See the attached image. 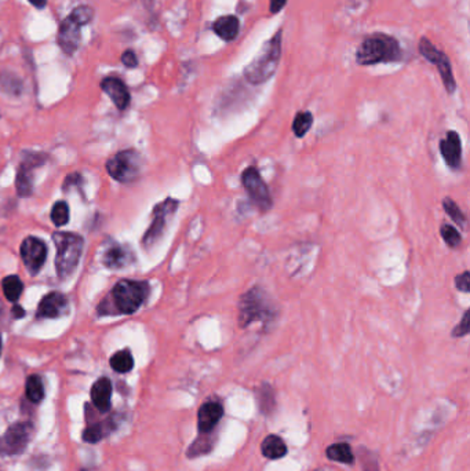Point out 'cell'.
Masks as SVG:
<instances>
[{
    "instance_id": "15",
    "label": "cell",
    "mask_w": 470,
    "mask_h": 471,
    "mask_svg": "<svg viewBox=\"0 0 470 471\" xmlns=\"http://www.w3.org/2000/svg\"><path fill=\"white\" fill-rule=\"evenodd\" d=\"M224 416V408L220 402H206L197 415V426L202 434H210Z\"/></svg>"
},
{
    "instance_id": "7",
    "label": "cell",
    "mask_w": 470,
    "mask_h": 471,
    "mask_svg": "<svg viewBox=\"0 0 470 471\" xmlns=\"http://www.w3.org/2000/svg\"><path fill=\"white\" fill-rule=\"evenodd\" d=\"M142 167V157L133 149L122 151L111 157L107 170L112 178L119 182H131L138 178Z\"/></svg>"
},
{
    "instance_id": "26",
    "label": "cell",
    "mask_w": 470,
    "mask_h": 471,
    "mask_svg": "<svg viewBox=\"0 0 470 471\" xmlns=\"http://www.w3.org/2000/svg\"><path fill=\"white\" fill-rule=\"evenodd\" d=\"M17 189L20 196H28L32 190V177H31V167L27 164H23L20 167L19 175H17Z\"/></svg>"
},
{
    "instance_id": "28",
    "label": "cell",
    "mask_w": 470,
    "mask_h": 471,
    "mask_svg": "<svg viewBox=\"0 0 470 471\" xmlns=\"http://www.w3.org/2000/svg\"><path fill=\"white\" fill-rule=\"evenodd\" d=\"M52 221L56 226H64L70 221V207L65 201H58L52 210Z\"/></svg>"
},
{
    "instance_id": "5",
    "label": "cell",
    "mask_w": 470,
    "mask_h": 471,
    "mask_svg": "<svg viewBox=\"0 0 470 471\" xmlns=\"http://www.w3.org/2000/svg\"><path fill=\"white\" fill-rule=\"evenodd\" d=\"M53 240L57 247V273L61 278H65L76 269L83 252L85 241L82 236L74 233H56Z\"/></svg>"
},
{
    "instance_id": "34",
    "label": "cell",
    "mask_w": 470,
    "mask_h": 471,
    "mask_svg": "<svg viewBox=\"0 0 470 471\" xmlns=\"http://www.w3.org/2000/svg\"><path fill=\"white\" fill-rule=\"evenodd\" d=\"M469 310H466L463 313V317L460 320V322L453 328L452 331V336L453 338H463L469 333V327H470V322H469Z\"/></svg>"
},
{
    "instance_id": "10",
    "label": "cell",
    "mask_w": 470,
    "mask_h": 471,
    "mask_svg": "<svg viewBox=\"0 0 470 471\" xmlns=\"http://www.w3.org/2000/svg\"><path fill=\"white\" fill-rule=\"evenodd\" d=\"M32 434L31 423H16L0 439V453L2 454H16L24 450Z\"/></svg>"
},
{
    "instance_id": "12",
    "label": "cell",
    "mask_w": 470,
    "mask_h": 471,
    "mask_svg": "<svg viewBox=\"0 0 470 471\" xmlns=\"http://www.w3.org/2000/svg\"><path fill=\"white\" fill-rule=\"evenodd\" d=\"M103 247L104 248L101 252V262L104 266L114 269V270H119V269L129 266L133 262L134 256L127 247H125V245H122L114 240H109Z\"/></svg>"
},
{
    "instance_id": "40",
    "label": "cell",
    "mask_w": 470,
    "mask_h": 471,
    "mask_svg": "<svg viewBox=\"0 0 470 471\" xmlns=\"http://www.w3.org/2000/svg\"><path fill=\"white\" fill-rule=\"evenodd\" d=\"M0 351H2V338H0Z\"/></svg>"
},
{
    "instance_id": "1",
    "label": "cell",
    "mask_w": 470,
    "mask_h": 471,
    "mask_svg": "<svg viewBox=\"0 0 470 471\" xmlns=\"http://www.w3.org/2000/svg\"><path fill=\"white\" fill-rule=\"evenodd\" d=\"M403 60L400 43L386 34H374L365 38L356 52V63L361 67L389 64Z\"/></svg>"
},
{
    "instance_id": "32",
    "label": "cell",
    "mask_w": 470,
    "mask_h": 471,
    "mask_svg": "<svg viewBox=\"0 0 470 471\" xmlns=\"http://www.w3.org/2000/svg\"><path fill=\"white\" fill-rule=\"evenodd\" d=\"M0 87H3L5 90L10 93L19 94L21 90V82L16 75L3 72V74H0Z\"/></svg>"
},
{
    "instance_id": "33",
    "label": "cell",
    "mask_w": 470,
    "mask_h": 471,
    "mask_svg": "<svg viewBox=\"0 0 470 471\" xmlns=\"http://www.w3.org/2000/svg\"><path fill=\"white\" fill-rule=\"evenodd\" d=\"M207 442H210L209 438H206V439H204V438L196 439V441L192 443V446L189 448L188 454H189L191 457H193V456H199V454H203V453L210 452L213 443H209V445H207Z\"/></svg>"
},
{
    "instance_id": "9",
    "label": "cell",
    "mask_w": 470,
    "mask_h": 471,
    "mask_svg": "<svg viewBox=\"0 0 470 471\" xmlns=\"http://www.w3.org/2000/svg\"><path fill=\"white\" fill-rule=\"evenodd\" d=\"M177 208H178V201L174 199H167L155 207L152 223L142 239L144 247L147 248L152 247L163 236L167 222L174 215Z\"/></svg>"
},
{
    "instance_id": "38",
    "label": "cell",
    "mask_w": 470,
    "mask_h": 471,
    "mask_svg": "<svg viewBox=\"0 0 470 471\" xmlns=\"http://www.w3.org/2000/svg\"><path fill=\"white\" fill-rule=\"evenodd\" d=\"M28 2H30L34 8H36L38 10H43V9L46 8V5H47V0H28Z\"/></svg>"
},
{
    "instance_id": "13",
    "label": "cell",
    "mask_w": 470,
    "mask_h": 471,
    "mask_svg": "<svg viewBox=\"0 0 470 471\" xmlns=\"http://www.w3.org/2000/svg\"><path fill=\"white\" fill-rule=\"evenodd\" d=\"M100 87L112 100V102L119 111H125L130 105V101H131L130 91L122 79L115 78V76H108L101 80Z\"/></svg>"
},
{
    "instance_id": "11",
    "label": "cell",
    "mask_w": 470,
    "mask_h": 471,
    "mask_svg": "<svg viewBox=\"0 0 470 471\" xmlns=\"http://www.w3.org/2000/svg\"><path fill=\"white\" fill-rule=\"evenodd\" d=\"M21 258L31 274L39 273L47 258V247L38 237H27L21 245Z\"/></svg>"
},
{
    "instance_id": "30",
    "label": "cell",
    "mask_w": 470,
    "mask_h": 471,
    "mask_svg": "<svg viewBox=\"0 0 470 471\" xmlns=\"http://www.w3.org/2000/svg\"><path fill=\"white\" fill-rule=\"evenodd\" d=\"M258 399H259V409L264 413H269L273 409L275 395H273V390L269 386H264L259 388Z\"/></svg>"
},
{
    "instance_id": "39",
    "label": "cell",
    "mask_w": 470,
    "mask_h": 471,
    "mask_svg": "<svg viewBox=\"0 0 470 471\" xmlns=\"http://www.w3.org/2000/svg\"><path fill=\"white\" fill-rule=\"evenodd\" d=\"M13 316L16 317V318H21V317H24L25 316V310L20 306V305H14L13 306Z\"/></svg>"
},
{
    "instance_id": "2",
    "label": "cell",
    "mask_w": 470,
    "mask_h": 471,
    "mask_svg": "<svg viewBox=\"0 0 470 471\" xmlns=\"http://www.w3.org/2000/svg\"><path fill=\"white\" fill-rule=\"evenodd\" d=\"M281 36L283 31L279 30L244 68V78L248 83L262 85L276 74L281 58Z\"/></svg>"
},
{
    "instance_id": "18",
    "label": "cell",
    "mask_w": 470,
    "mask_h": 471,
    "mask_svg": "<svg viewBox=\"0 0 470 471\" xmlns=\"http://www.w3.org/2000/svg\"><path fill=\"white\" fill-rule=\"evenodd\" d=\"M240 21L236 16H222L213 24L214 34L225 42H232L239 35Z\"/></svg>"
},
{
    "instance_id": "16",
    "label": "cell",
    "mask_w": 470,
    "mask_h": 471,
    "mask_svg": "<svg viewBox=\"0 0 470 471\" xmlns=\"http://www.w3.org/2000/svg\"><path fill=\"white\" fill-rule=\"evenodd\" d=\"M68 299L60 292L47 294L39 303L38 316L43 318H56L67 311Z\"/></svg>"
},
{
    "instance_id": "20",
    "label": "cell",
    "mask_w": 470,
    "mask_h": 471,
    "mask_svg": "<svg viewBox=\"0 0 470 471\" xmlns=\"http://www.w3.org/2000/svg\"><path fill=\"white\" fill-rule=\"evenodd\" d=\"M262 454L268 459H280L287 453L286 442L277 435H268L261 445Z\"/></svg>"
},
{
    "instance_id": "6",
    "label": "cell",
    "mask_w": 470,
    "mask_h": 471,
    "mask_svg": "<svg viewBox=\"0 0 470 471\" xmlns=\"http://www.w3.org/2000/svg\"><path fill=\"white\" fill-rule=\"evenodd\" d=\"M149 292L148 283L122 280L112 289L114 305L123 314L136 313L145 302Z\"/></svg>"
},
{
    "instance_id": "35",
    "label": "cell",
    "mask_w": 470,
    "mask_h": 471,
    "mask_svg": "<svg viewBox=\"0 0 470 471\" xmlns=\"http://www.w3.org/2000/svg\"><path fill=\"white\" fill-rule=\"evenodd\" d=\"M122 63L125 64L126 68L129 69H134L138 67V58H137V54L134 50H126L123 54H122Z\"/></svg>"
},
{
    "instance_id": "27",
    "label": "cell",
    "mask_w": 470,
    "mask_h": 471,
    "mask_svg": "<svg viewBox=\"0 0 470 471\" xmlns=\"http://www.w3.org/2000/svg\"><path fill=\"white\" fill-rule=\"evenodd\" d=\"M442 207H444V211L447 212V215L456 223L459 225L460 228H464L467 219L464 217V214L462 212V210L456 206V203L448 197H445L442 200Z\"/></svg>"
},
{
    "instance_id": "24",
    "label": "cell",
    "mask_w": 470,
    "mask_h": 471,
    "mask_svg": "<svg viewBox=\"0 0 470 471\" xmlns=\"http://www.w3.org/2000/svg\"><path fill=\"white\" fill-rule=\"evenodd\" d=\"M27 397L30 398V401L38 404L45 398V387H43V382L42 377L38 375H32L28 377L27 380Z\"/></svg>"
},
{
    "instance_id": "14",
    "label": "cell",
    "mask_w": 470,
    "mask_h": 471,
    "mask_svg": "<svg viewBox=\"0 0 470 471\" xmlns=\"http://www.w3.org/2000/svg\"><path fill=\"white\" fill-rule=\"evenodd\" d=\"M440 153L447 166L452 170H458L462 164V142L460 137L455 131H448L445 138L440 142Z\"/></svg>"
},
{
    "instance_id": "17",
    "label": "cell",
    "mask_w": 470,
    "mask_h": 471,
    "mask_svg": "<svg viewBox=\"0 0 470 471\" xmlns=\"http://www.w3.org/2000/svg\"><path fill=\"white\" fill-rule=\"evenodd\" d=\"M92 399L94 406L100 412H108L111 409L112 399V383L108 377L98 379L92 387Z\"/></svg>"
},
{
    "instance_id": "21",
    "label": "cell",
    "mask_w": 470,
    "mask_h": 471,
    "mask_svg": "<svg viewBox=\"0 0 470 471\" xmlns=\"http://www.w3.org/2000/svg\"><path fill=\"white\" fill-rule=\"evenodd\" d=\"M325 454L328 459L334 460V461H339V463H346V464H352L354 460L353 452L350 449V446L348 443H334L331 446L327 448Z\"/></svg>"
},
{
    "instance_id": "19",
    "label": "cell",
    "mask_w": 470,
    "mask_h": 471,
    "mask_svg": "<svg viewBox=\"0 0 470 471\" xmlns=\"http://www.w3.org/2000/svg\"><path fill=\"white\" fill-rule=\"evenodd\" d=\"M431 64H434L436 68L438 69L441 80L444 83V87L447 90V93L452 94L455 91V89H456V83H455V79H453V74H452L449 58L442 52H438V54L431 61Z\"/></svg>"
},
{
    "instance_id": "3",
    "label": "cell",
    "mask_w": 470,
    "mask_h": 471,
    "mask_svg": "<svg viewBox=\"0 0 470 471\" xmlns=\"http://www.w3.org/2000/svg\"><path fill=\"white\" fill-rule=\"evenodd\" d=\"M276 316L277 310L264 288L254 287L240 298L237 321L242 328H246L257 321L269 325L275 321Z\"/></svg>"
},
{
    "instance_id": "37",
    "label": "cell",
    "mask_w": 470,
    "mask_h": 471,
    "mask_svg": "<svg viewBox=\"0 0 470 471\" xmlns=\"http://www.w3.org/2000/svg\"><path fill=\"white\" fill-rule=\"evenodd\" d=\"M287 3V0H269V10L272 14H277Z\"/></svg>"
},
{
    "instance_id": "4",
    "label": "cell",
    "mask_w": 470,
    "mask_h": 471,
    "mask_svg": "<svg viewBox=\"0 0 470 471\" xmlns=\"http://www.w3.org/2000/svg\"><path fill=\"white\" fill-rule=\"evenodd\" d=\"M93 19L94 9L87 5H82L74 9L72 13L60 24L57 43L65 56L72 57L78 52L82 39V30L89 25Z\"/></svg>"
},
{
    "instance_id": "25",
    "label": "cell",
    "mask_w": 470,
    "mask_h": 471,
    "mask_svg": "<svg viewBox=\"0 0 470 471\" xmlns=\"http://www.w3.org/2000/svg\"><path fill=\"white\" fill-rule=\"evenodd\" d=\"M313 116L310 112H299L292 122V131L298 138H302L312 127Z\"/></svg>"
},
{
    "instance_id": "36",
    "label": "cell",
    "mask_w": 470,
    "mask_h": 471,
    "mask_svg": "<svg viewBox=\"0 0 470 471\" xmlns=\"http://www.w3.org/2000/svg\"><path fill=\"white\" fill-rule=\"evenodd\" d=\"M455 285L460 292H469L470 291V276H469L467 270H464L462 274L456 276Z\"/></svg>"
},
{
    "instance_id": "29",
    "label": "cell",
    "mask_w": 470,
    "mask_h": 471,
    "mask_svg": "<svg viewBox=\"0 0 470 471\" xmlns=\"http://www.w3.org/2000/svg\"><path fill=\"white\" fill-rule=\"evenodd\" d=\"M440 233H441V237H442L444 243L448 247H451V248H456L460 244V241H462L459 232L452 225L444 223L441 226V229H440Z\"/></svg>"
},
{
    "instance_id": "23",
    "label": "cell",
    "mask_w": 470,
    "mask_h": 471,
    "mask_svg": "<svg viewBox=\"0 0 470 471\" xmlns=\"http://www.w3.org/2000/svg\"><path fill=\"white\" fill-rule=\"evenodd\" d=\"M2 285L5 295L10 302H17L24 291V284L19 276H8Z\"/></svg>"
},
{
    "instance_id": "31",
    "label": "cell",
    "mask_w": 470,
    "mask_h": 471,
    "mask_svg": "<svg viewBox=\"0 0 470 471\" xmlns=\"http://www.w3.org/2000/svg\"><path fill=\"white\" fill-rule=\"evenodd\" d=\"M107 434L105 426L103 423H94L89 426L83 432V439L90 443H97L101 441V438Z\"/></svg>"
},
{
    "instance_id": "8",
    "label": "cell",
    "mask_w": 470,
    "mask_h": 471,
    "mask_svg": "<svg viewBox=\"0 0 470 471\" xmlns=\"http://www.w3.org/2000/svg\"><path fill=\"white\" fill-rule=\"evenodd\" d=\"M242 182L248 197L258 207V210L261 212H268L272 208L273 203L269 188L262 179L258 170L255 167H247L242 174Z\"/></svg>"
},
{
    "instance_id": "22",
    "label": "cell",
    "mask_w": 470,
    "mask_h": 471,
    "mask_svg": "<svg viewBox=\"0 0 470 471\" xmlns=\"http://www.w3.org/2000/svg\"><path fill=\"white\" fill-rule=\"evenodd\" d=\"M111 366L119 373L130 372L134 366V358L129 350H120L112 355Z\"/></svg>"
}]
</instances>
